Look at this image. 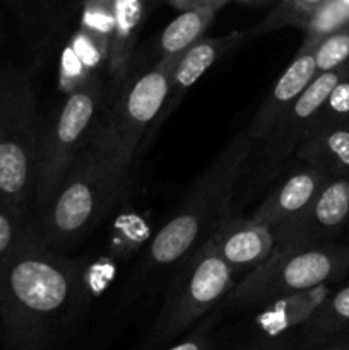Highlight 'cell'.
<instances>
[{
    "label": "cell",
    "instance_id": "6da1fadb",
    "mask_svg": "<svg viewBox=\"0 0 349 350\" xmlns=\"http://www.w3.org/2000/svg\"><path fill=\"white\" fill-rule=\"evenodd\" d=\"M91 303L84 269L31 224L0 277L2 350H62Z\"/></svg>",
    "mask_w": 349,
    "mask_h": 350
},
{
    "label": "cell",
    "instance_id": "7a4b0ae2",
    "mask_svg": "<svg viewBox=\"0 0 349 350\" xmlns=\"http://www.w3.org/2000/svg\"><path fill=\"white\" fill-rule=\"evenodd\" d=\"M255 140L248 132L235 137L209 163L188 190L173 217L147 245L140 277H161L177 270L197 252L226 217L231 198L250 166Z\"/></svg>",
    "mask_w": 349,
    "mask_h": 350
},
{
    "label": "cell",
    "instance_id": "3957f363",
    "mask_svg": "<svg viewBox=\"0 0 349 350\" xmlns=\"http://www.w3.org/2000/svg\"><path fill=\"white\" fill-rule=\"evenodd\" d=\"M129 173L89 140L34 226L41 241L62 253L88 236L120 198Z\"/></svg>",
    "mask_w": 349,
    "mask_h": 350
},
{
    "label": "cell",
    "instance_id": "277c9868",
    "mask_svg": "<svg viewBox=\"0 0 349 350\" xmlns=\"http://www.w3.org/2000/svg\"><path fill=\"white\" fill-rule=\"evenodd\" d=\"M40 130L34 79L0 65V202L24 219L33 207Z\"/></svg>",
    "mask_w": 349,
    "mask_h": 350
},
{
    "label": "cell",
    "instance_id": "5b68a950",
    "mask_svg": "<svg viewBox=\"0 0 349 350\" xmlns=\"http://www.w3.org/2000/svg\"><path fill=\"white\" fill-rule=\"evenodd\" d=\"M105 79L108 77H94L65 94L50 120L41 125L33 207H47L74 159L94 135L106 94Z\"/></svg>",
    "mask_w": 349,
    "mask_h": 350
},
{
    "label": "cell",
    "instance_id": "8992f818",
    "mask_svg": "<svg viewBox=\"0 0 349 350\" xmlns=\"http://www.w3.org/2000/svg\"><path fill=\"white\" fill-rule=\"evenodd\" d=\"M348 270L349 248L335 243L270 255L233 287L226 301L236 311L266 306L301 291L331 286Z\"/></svg>",
    "mask_w": 349,
    "mask_h": 350
},
{
    "label": "cell",
    "instance_id": "52a82bcc",
    "mask_svg": "<svg viewBox=\"0 0 349 350\" xmlns=\"http://www.w3.org/2000/svg\"><path fill=\"white\" fill-rule=\"evenodd\" d=\"M235 286L236 279L231 269L205 241L174 270L147 344L156 347L180 337L216 304L224 301Z\"/></svg>",
    "mask_w": 349,
    "mask_h": 350
},
{
    "label": "cell",
    "instance_id": "ba28073f",
    "mask_svg": "<svg viewBox=\"0 0 349 350\" xmlns=\"http://www.w3.org/2000/svg\"><path fill=\"white\" fill-rule=\"evenodd\" d=\"M181 55L183 53L157 60L149 70L135 79H129L120 88L118 98L105 122L99 120L91 142L105 150L120 166L132 167L133 157L147 129L156 123L163 111L171 74Z\"/></svg>",
    "mask_w": 349,
    "mask_h": 350
},
{
    "label": "cell",
    "instance_id": "9c48e42d",
    "mask_svg": "<svg viewBox=\"0 0 349 350\" xmlns=\"http://www.w3.org/2000/svg\"><path fill=\"white\" fill-rule=\"evenodd\" d=\"M348 221L349 176H334L303 211L272 228V255L327 243Z\"/></svg>",
    "mask_w": 349,
    "mask_h": 350
},
{
    "label": "cell",
    "instance_id": "30bf717a",
    "mask_svg": "<svg viewBox=\"0 0 349 350\" xmlns=\"http://www.w3.org/2000/svg\"><path fill=\"white\" fill-rule=\"evenodd\" d=\"M344 65L335 68V70L320 72V74L315 75L313 81L301 92L300 98L281 116L272 132L263 140L266 147H263L262 157H260V161H262L259 170L260 178L269 176L272 170H276L293 150H296L298 144L301 142L305 133L310 129L315 113L320 109V106L324 105L327 96L331 94L334 85L341 79Z\"/></svg>",
    "mask_w": 349,
    "mask_h": 350
},
{
    "label": "cell",
    "instance_id": "8fae6325",
    "mask_svg": "<svg viewBox=\"0 0 349 350\" xmlns=\"http://www.w3.org/2000/svg\"><path fill=\"white\" fill-rule=\"evenodd\" d=\"M207 241L231 269L236 284L269 260L274 252L272 229L252 217H224Z\"/></svg>",
    "mask_w": 349,
    "mask_h": 350
},
{
    "label": "cell",
    "instance_id": "7c38bea8",
    "mask_svg": "<svg viewBox=\"0 0 349 350\" xmlns=\"http://www.w3.org/2000/svg\"><path fill=\"white\" fill-rule=\"evenodd\" d=\"M313 48L311 44H301L298 55L277 79L266 101L253 116L252 123L246 126V132L255 142H263L269 137L281 116L293 106V103L318 74Z\"/></svg>",
    "mask_w": 349,
    "mask_h": 350
},
{
    "label": "cell",
    "instance_id": "4fadbf2b",
    "mask_svg": "<svg viewBox=\"0 0 349 350\" xmlns=\"http://www.w3.org/2000/svg\"><path fill=\"white\" fill-rule=\"evenodd\" d=\"M252 34V31H236V33L226 34V36L219 38H205V40H198L197 43L192 44L187 51L180 57L177 67H174L173 74H171L170 81V91H168L166 103L157 116L156 123H154V130L173 113L178 103L185 96V92L216 64L221 57L235 50L242 41Z\"/></svg>",
    "mask_w": 349,
    "mask_h": 350
},
{
    "label": "cell",
    "instance_id": "5bb4252c",
    "mask_svg": "<svg viewBox=\"0 0 349 350\" xmlns=\"http://www.w3.org/2000/svg\"><path fill=\"white\" fill-rule=\"evenodd\" d=\"M331 178L325 171L307 164L269 191L250 217L270 229L276 228L277 224L303 211Z\"/></svg>",
    "mask_w": 349,
    "mask_h": 350
},
{
    "label": "cell",
    "instance_id": "9a60e30c",
    "mask_svg": "<svg viewBox=\"0 0 349 350\" xmlns=\"http://www.w3.org/2000/svg\"><path fill=\"white\" fill-rule=\"evenodd\" d=\"M109 41L77 26L65 43L58 65L62 94H68L94 77H108Z\"/></svg>",
    "mask_w": 349,
    "mask_h": 350
},
{
    "label": "cell",
    "instance_id": "2e32d148",
    "mask_svg": "<svg viewBox=\"0 0 349 350\" xmlns=\"http://www.w3.org/2000/svg\"><path fill=\"white\" fill-rule=\"evenodd\" d=\"M331 291V286H318L260 306V311L252 320V328L266 340L281 338L287 332L303 327L320 308Z\"/></svg>",
    "mask_w": 349,
    "mask_h": 350
},
{
    "label": "cell",
    "instance_id": "e0dca14e",
    "mask_svg": "<svg viewBox=\"0 0 349 350\" xmlns=\"http://www.w3.org/2000/svg\"><path fill=\"white\" fill-rule=\"evenodd\" d=\"M144 19L146 0H113V34L108 58V81L113 91H120L129 81Z\"/></svg>",
    "mask_w": 349,
    "mask_h": 350
},
{
    "label": "cell",
    "instance_id": "ac0fdd59",
    "mask_svg": "<svg viewBox=\"0 0 349 350\" xmlns=\"http://www.w3.org/2000/svg\"><path fill=\"white\" fill-rule=\"evenodd\" d=\"M296 157L334 176H349V120L310 130L296 147Z\"/></svg>",
    "mask_w": 349,
    "mask_h": 350
},
{
    "label": "cell",
    "instance_id": "d6986e66",
    "mask_svg": "<svg viewBox=\"0 0 349 350\" xmlns=\"http://www.w3.org/2000/svg\"><path fill=\"white\" fill-rule=\"evenodd\" d=\"M16 14L23 34L27 43L41 51L50 41H53L58 29V21L62 17L60 0H5Z\"/></svg>",
    "mask_w": 349,
    "mask_h": 350
},
{
    "label": "cell",
    "instance_id": "ffe728a7",
    "mask_svg": "<svg viewBox=\"0 0 349 350\" xmlns=\"http://www.w3.org/2000/svg\"><path fill=\"white\" fill-rule=\"evenodd\" d=\"M349 332V284L331 291L313 317L301 327L305 347L327 342Z\"/></svg>",
    "mask_w": 349,
    "mask_h": 350
},
{
    "label": "cell",
    "instance_id": "44dd1931",
    "mask_svg": "<svg viewBox=\"0 0 349 350\" xmlns=\"http://www.w3.org/2000/svg\"><path fill=\"white\" fill-rule=\"evenodd\" d=\"M214 7H194L178 14L161 33L157 43V60L185 53L192 44L202 40V34L214 19Z\"/></svg>",
    "mask_w": 349,
    "mask_h": 350
},
{
    "label": "cell",
    "instance_id": "7402d4cb",
    "mask_svg": "<svg viewBox=\"0 0 349 350\" xmlns=\"http://www.w3.org/2000/svg\"><path fill=\"white\" fill-rule=\"evenodd\" d=\"M327 0H281L279 5L252 29V34H263L287 26H307Z\"/></svg>",
    "mask_w": 349,
    "mask_h": 350
},
{
    "label": "cell",
    "instance_id": "603a6c76",
    "mask_svg": "<svg viewBox=\"0 0 349 350\" xmlns=\"http://www.w3.org/2000/svg\"><path fill=\"white\" fill-rule=\"evenodd\" d=\"M317 72H328L349 62V24L322 38L313 48Z\"/></svg>",
    "mask_w": 349,
    "mask_h": 350
},
{
    "label": "cell",
    "instance_id": "cb8c5ba5",
    "mask_svg": "<svg viewBox=\"0 0 349 350\" xmlns=\"http://www.w3.org/2000/svg\"><path fill=\"white\" fill-rule=\"evenodd\" d=\"M342 120H349V62L344 65V72H342L341 79H339L337 84L331 91V94L327 96L320 109L315 113L308 132L317 129V126L342 122Z\"/></svg>",
    "mask_w": 349,
    "mask_h": 350
},
{
    "label": "cell",
    "instance_id": "d4e9b609",
    "mask_svg": "<svg viewBox=\"0 0 349 350\" xmlns=\"http://www.w3.org/2000/svg\"><path fill=\"white\" fill-rule=\"evenodd\" d=\"M29 226V219L21 217L0 202V277L16 250L19 248Z\"/></svg>",
    "mask_w": 349,
    "mask_h": 350
},
{
    "label": "cell",
    "instance_id": "484cf974",
    "mask_svg": "<svg viewBox=\"0 0 349 350\" xmlns=\"http://www.w3.org/2000/svg\"><path fill=\"white\" fill-rule=\"evenodd\" d=\"M212 340L209 337V325H205L204 328H198L195 330L190 337L183 338L178 344L171 345L166 350H211Z\"/></svg>",
    "mask_w": 349,
    "mask_h": 350
},
{
    "label": "cell",
    "instance_id": "4316f807",
    "mask_svg": "<svg viewBox=\"0 0 349 350\" xmlns=\"http://www.w3.org/2000/svg\"><path fill=\"white\" fill-rule=\"evenodd\" d=\"M224 2L226 0H171V3L181 10L194 9V7H214V9H219Z\"/></svg>",
    "mask_w": 349,
    "mask_h": 350
},
{
    "label": "cell",
    "instance_id": "83f0119b",
    "mask_svg": "<svg viewBox=\"0 0 349 350\" xmlns=\"http://www.w3.org/2000/svg\"><path fill=\"white\" fill-rule=\"evenodd\" d=\"M243 350H289L287 349L286 342H283L281 338H276V340H266L262 344H257L250 349H243Z\"/></svg>",
    "mask_w": 349,
    "mask_h": 350
},
{
    "label": "cell",
    "instance_id": "f1b7e54d",
    "mask_svg": "<svg viewBox=\"0 0 349 350\" xmlns=\"http://www.w3.org/2000/svg\"><path fill=\"white\" fill-rule=\"evenodd\" d=\"M318 350H349V338L348 340H341V342H332V344L324 345Z\"/></svg>",
    "mask_w": 349,
    "mask_h": 350
}]
</instances>
